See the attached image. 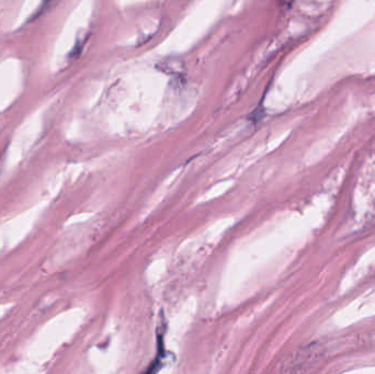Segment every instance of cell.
Instances as JSON below:
<instances>
[{
    "mask_svg": "<svg viewBox=\"0 0 375 374\" xmlns=\"http://www.w3.org/2000/svg\"><path fill=\"white\" fill-rule=\"evenodd\" d=\"M324 357L323 347L307 345L287 356L280 366V374H302L310 370Z\"/></svg>",
    "mask_w": 375,
    "mask_h": 374,
    "instance_id": "cell-1",
    "label": "cell"
},
{
    "mask_svg": "<svg viewBox=\"0 0 375 374\" xmlns=\"http://www.w3.org/2000/svg\"><path fill=\"white\" fill-rule=\"evenodd\" d=\"M159 366H160L159 360H158V359L154 360V362H152V363H151V365L148 366V368H147V369L145 370V372H143L142 374H156V373L158 372Z\"/></svg>",
    "mask_w": 375,
    "mask_h": 374,
    "instance_id": "cell-2",
    "label": "cell"
}]
</instances>
